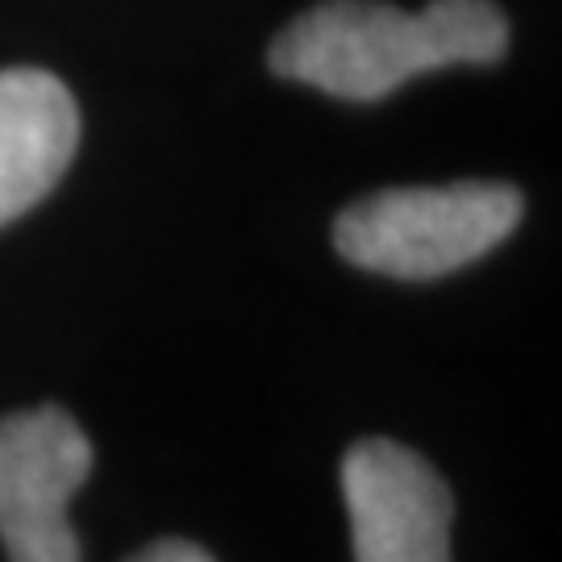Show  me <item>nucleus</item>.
Instances as JSON below:
<instances>
[{
    "label": "nucleus",
    "instance_id": "obj_1",
    "mask_svg": "<svg viewBox=\"0 0 562 562\" xmlns=\"http://www.w3.org/2000/svg\"><path fill=\"white\" fill-rule=\"evenodd\" d=\"M508 50L492 0H429L404 13L383 0H325L271 42V71L341 101H383L438 67H480Z\"/></svg>",
    "mask_w": 562,
    "mask_h": 562
},
{
    "label": "nucleus",
    "instance_id": "obj_2",
    "mask_svg": "<svg viewBox=\"0 0 562 562\" xmlns=\"http://www.w3.org/2000/svg\"><path fill=\"white\" fill-rule=\"evenodd\" d=\"M521 213L513 183L387 188L341 209L334 246L346 262L387 280H438L496 250Z\"/></svg>",
    "mask_w": 562,
    "mask_h": 562
},
{
    "label": "nucleus",
    "instance_id": "obj_3",
    "mask_svg": "<svg viewBox=\"0 0 562 562\" xmlns=\"http://www.w3.org/2000/svg\"><path fill=\"white\" fill-rule=\"evenodd\" d=\"M92 471V442L55 404L0 417V546L9 562H80L71 496Z\"/></svg>",
    "mask_w": 562,
    "mask_h": 562
},
{
    "label": "nucleus",
    "instance_id": "obj_4",
    "mask_svg": "<svg viewBox=\"0 0 562 562\" xmlns=\"http://www.w3.org/2000/svg\"><path fill=\"white\" fill-rule=\"evenodd\" d=\"M341 501L355 562H450L454 496L417 450L359 442L341 459Z\"/></svg>",
    "mask_w": 562,
    "mask_h": 562
},
{
    "label": "nucleus",
    "instance_id": "obj_5",
    "mask_svg": "<svg viewBox=\"0 0 562 562\" xmlns=\"http://www.w3.org/2000/svg\"><path fill=\"white\" fill-rule=\"evenodd\" d=\"M80 109L42 67L0 71V225L30 213L71 167Z\"/></svg>",
    "mask_w": 562,
    "mask_h": 562
},
{
    "label": "nucleus",
    "instance_id": "obj_6",
    "mask_svg": "<svg viewBox=\"0 0 562 562\" xmlns=\"http://www.w3.org/2000/svg\"><path fill=\"white\" fill-rule=\"evenodd\" d=\"M130 562H217L209 550H201L196 542H180V538H162V542L138 550Z\"/></svg>",
    "mask_w": 562,
    "mask_h": 562
}]
</instances>
